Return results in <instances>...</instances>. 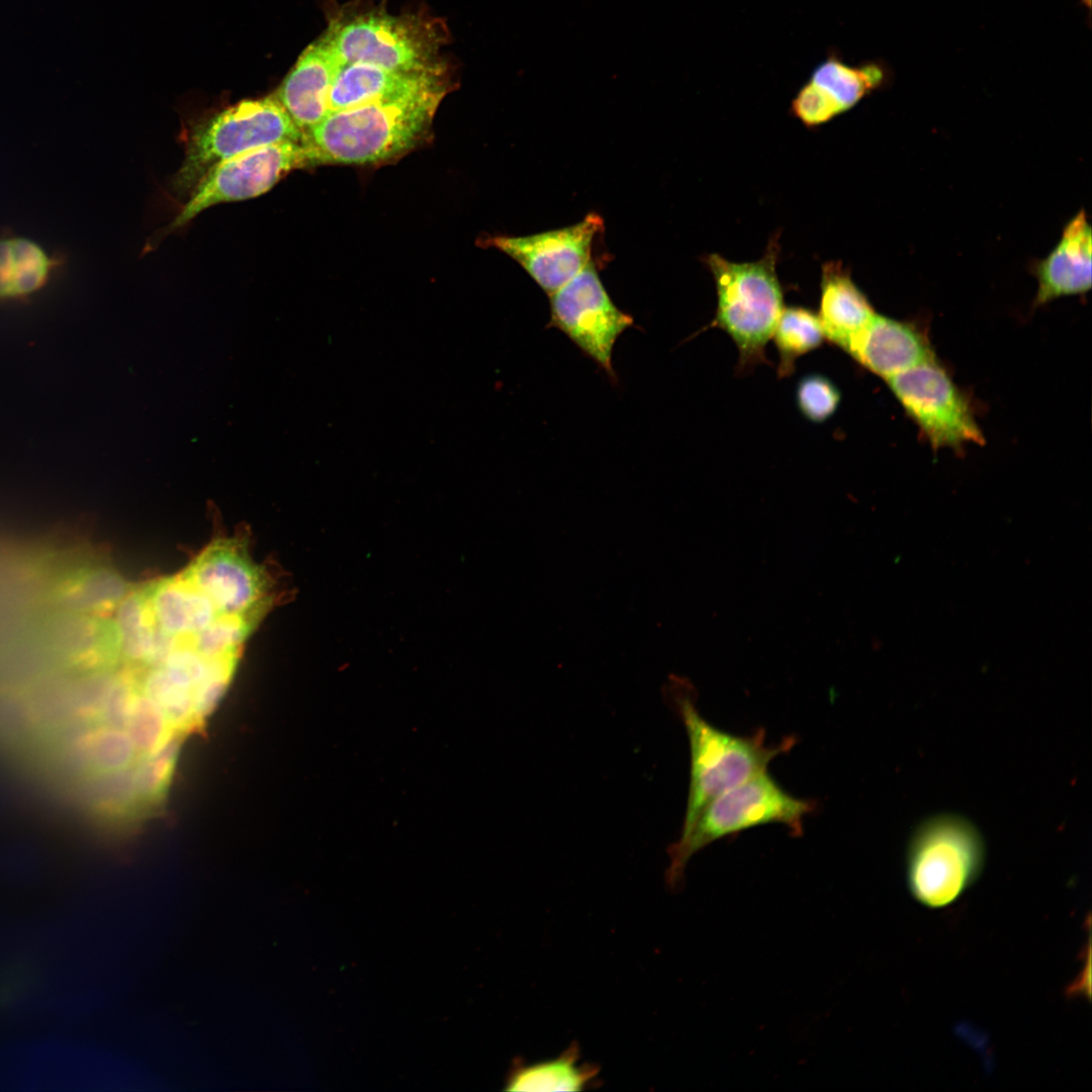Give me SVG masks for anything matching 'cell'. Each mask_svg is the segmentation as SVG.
<instances>
[{
    "label": "cell",
    "mask_w": 1092,
    "mask_h": 1092,
    "mask_svg": "<svg viewBox=\"0 0 1092 1092\" xmlns=\"http://www.w3.org/2000/svg\"><path fill=\"white\" fill-rule=\"evenodd\" d=\"M447 89L442 86L329 112L302 135L311 166L397 159L427 138Z\"/></svg>",
    "instance_id": "cell-1"
},
{
    "label": "cell",
    "mask_w": 1092,
    "mask_h": 1092,
    "mask_svg": "<svg viewBox=\"0 0 1092 1092\" xmlns=\"http://www.w3.org/2000/svg\"><path fill=\"white\" fill-rule=\"evenodd\" d=\"M343 65L365 63L405 72L445 71L439 58L444 25L422 14L394 15L384 8H344L323 34Z\"/></svg>",
    "instance_id": "cell-2"
},
{
    "label": "cell",
    "mask_w": 1092,
    "mask_h": 1092,
    "mask_svg": "<svg viewBox=\"0 0 1092 1092\" xmlns=\"http://www.w3.org/2000/svg\"><path fill=\"white\" fill-rule=\"evenodd\" d=\"M779 253V242L774 238L757 261L736 263L718 254L704 259L717 292V309L710 327L724 331L736 345L739 372L766 362L765 346L785 307L776 271Z\"/></svg>",
    "instance_id": "cell-3"
},
{
    "label": "cell",
    "mask_w": 1092,
    "mask_h": 1092,
    "mask_svg": "<svg viewBox=\"0 0 1092 1092\" xmlns=\"http://www.w3.org/2000/svg\"><path fill=\"white\" fill-rule=\"evenodd\" d=\"M906 884L922 906L940 909L959 900L979 879L986 844L965 816L940 813L914 829L906 849Z\"/></svg>",
    "instance_id": "cell-4"
},
{
    "label": "cell",
    "mask_w": 1092,
    "mask_h": 1092,
    "mask_svg": "<svg viewBox=\"0 0 1092 1092\" xmlns=\"http://www.w3.org/2000/svg\"><path fill=\"white\" fill-rule=\"evenodd\" d=\"M691 751L688 803L680 837L686 836L700 813L728 789L767 770L770 761L795 743L786 737L766 744L758 729L753 735L731 734L708 722L687 697L677 700Z\"/></svg>",
    "instance_id": "cell-5"
},
{
    "label": "cell",
    "mask_w": 1092,
    "mask_h": 1092,
    "mask_svg": "<svg viewBox=\"0 0 1092 1092\" xmlns=\"http://www.w3.org/2000/svg\"><path fill=\"white\" fill-rule=\"evenodd\" d=\"M302 135L275 95L243 100L191 129L172 188L178 196L187 197L216 165L260 147L299 143Z\"/></svg>",
    "instance_id": "cell-6"
},
{
    "label": "cell",
    "mask_w": 1092,
    "mask_h": 1092,
    "mask_svg": "<svg viewBox=\"0 0 1092 1092\" xmlns=\"http://www.w3.org/2000/svg\"><path fill=\"white\" fill-rule=\"evenodd\" d=\"M815 803L785 791L766 771L723 792L706 805L689 833L672 844L667 878L676 884L690 858L725 836L767 824H782L794 836L803 833Z\"/></svg>",
    "instance_id": "cell-7"
},
{
    "label": "cell",
    "mask_w": 1092,
    "mask_h": 1092,
    "mask_svg": "<svg viewBox=\"0 0 1092 1092\" xmlns=\"http://www.w3.org/2000/svg\"><path fill=\"white\" fill-rule=\"evenodd\" d=\"M886 381L932 448L984 443L969 400L935 358Z\"/></svg>",
    "instance_id": "cell-8"
},
{
    "label": "cell",
    "mask_w": 1092,
    "mask_h": 1092,
    "mask_svg": "<svg viewBox=\"0 0 1092 1092\" xmlns=\"http://www.w3.org/2000/svg\"><path fill=\"white\" fill-rule=\"evenodd\" d=\"M550 322L614 380L613 348L633 326V317L618 308L590 261L565 285L549 294Z\"/></svg>",
    "instance_id": "cell-9"
},
{
    "label": "cell",
    "mask_w": 1092,
    "mask_h": 1092,
    "mask_svg": "<svg viewBox=\"0 0 1092 1092\" xmlns=\"http://www.w3.org/2000/svg\"><path fill=\"white\" fill-rule=\"evenodd\" d=\"M311 166L301 142L272 144L224 161L197 183L168 230L187 224L205 209L268 192L290 171Z\"/></svg>",
    "instance_id": "cell-10"
},
{
    "label": "cell",
    "mask_w": 1092,
    "mask_h": 1092,
    "mask_svg": "<svg viewBox=\"0 0 1092 1092\" xmlns=\"http://www.w3.org/2000/svg\"><path fill=\"white\" fill-rule=\"evenodd\" d=\"M603 228L601 216L590 212L566 228L522 237L499 236L486 243L514 259L551 294L592 261L593 243Z\"/></svg>",
    "instance_id": "cell-11"
},
{
    "label": "cell",
    "mask_w": 1092,
    "mask_h": 1092,
    "mask_svg": "<svg viewBox=\"0 0 1092 1092\" xmlns=\"http://www.w3.org/2000/svg\"><path fill=\"white\" fill-rule=\"evenodd\" d=\"M885 78L881 64L867 62L850 66L832 50L796 94L795 110L806 125L818 126L851 109L880 88Z\"/></svg>",
    "instance_id": "cell-12"
},
{
    "label": "cell",
    "mask_w": 1092,
    "mask_h": 1092,
    "mask_svg": "<svg viewBox=\"0 0 1092 1092\" xmlns=\"http://www.w3.org/2000/svg\"><path fill=\"white\" fill-rule=\"evenodd\" d=\"M342 66L334 49L322 35L302 52L284 78L275 97L302 132L315 126L329 113V92Z\"/></svg>",
    "instance_id": "cell-13"
},
{
    "label": "cell",
    "mask_w": 1092,
    "mask_h": 1092,
    "mask_svg": "<svg viewBox=\"0 0 1092 1092\" xmlns=\"http://www.w3.org/2000/svg\"><path fill=\"white\" fill-rule=\"evenodd\" d=\"M1091 254V226L1086 212L1081 210L1067 223L1053 251L1033 267L1038 283L1034 305L1089 291L1092 284Z\"/></svg>",
    "instance_id": "cell-14"
},
{
    "label": "cell",
    "mask_w": 1092,
    "mask_h": 1092,
    "mask_svg": "<svg viewBox=\"0 0 1092 1092\" xmlns=\"http://www.w3.org/2000/svg\"><path fill=\"white\" fill-rule=\"evenodd\" d=\"M445 71L405 72L365 63L343 65L331 87L329 112L447 86Z\"/></svg>",
    "instance_id": "cell-15"
},
{
    "label": "cell",
    "mask_w": 1092,
    "mask_h": 1092,
    "mask_svg": "<svg viewBox=\"0 0 1092 1092\" xmlns=\"http://www.w3.org/2000/svg\"><path fill=\"white\" fill-rule=\"evenodd\" d=\"M849 356L884 378L934 358L928 340L912 324L876 314Z\"/></svg>",
    "instance_id": "cell-16"
},
{
    "label": "cell",
    "mask_w": 1092,
    "mask_h": 1092,
    "mask_svg": "<svg viewBox=\"0 0 1092 1092\" xmlns=\"http://www.w3.org/2000/svg\"><path fill=\"white\" fill-rule=\"evenodd\" d=\"M818 318L826 340L848 355L877 314L841 262L822 267Z\"/></svg>",
    "instance_id": "cell-17"
},
{
    "label": "cell",
    "mask_w": 1092,
    "mask_h": 1092,
    "mask_svg": "<svg viewBox=\"0 0 1092 1092\" xmlns=\"http://www.w3.org/2000/svg\"><path fill=\"white\" fill-rule=\"evenodd\" d=\"M56 265L55 259L29 239H0V300L22 299L39 291Z\"/></svg>",
    "instance_id": "cell-18"
},
{
    "label": "cell",
    "mask_w": 1092,
    "mask_h": 1092,
    "mask_svg": "<svg viewBox=\"0 0 1092 1092\" xmlns=\"http://www.w3.org/2000/svg\"><path fill=\"white\" fill-rule=\"evenodd\" d=\"M579 1049L571 1044L558 1058L531 1065L518 1063L506 1083L508 1091H581L589 1087L598 1068L580 1065Z\"/></svg>",
    "instance_id": "cell-19"
},
{
    "label": "cell",
    "mask_w": 1092,
    "mask_h": 1092,
    "mask_svg": "<svg viewBox=\"0 0 1092 1092\" xmlns=\"http://www.w3.org/2000/svg\"><path fill=\"white\" fill-rule=\"evenodd\" d=\"M771 337L780 356L778 375L781 378L790 376L796 360L819 348L825 340L818 315L802 306H785Z\"/></svg>",
    "instance_id": "cell-20"
},
{
    "label": "cell",
    "mask_w": 1092,
    "mask_h": 1092,
    "mask_svg": "<svg viewBox=\"0 0 1092 1092\" xmlns=\"http://www.w3.org/2000/svg\"><path fill=\"white\" fill-rule=\"evenodd\" d=\"M840 400L838 387L823 374H807L797 384V406L803 417L812 423L821 424L830 419Z\"/></svg>",
    "instance_id": "cell-21"
}]
</instances>
